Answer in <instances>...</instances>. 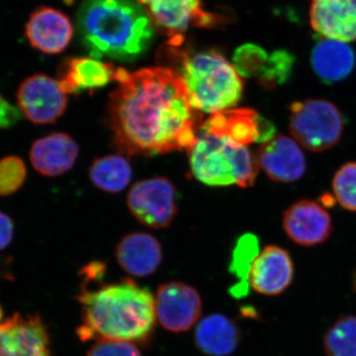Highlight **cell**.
Masks as SVG:
<instances>
[{"label": "cell", "instance_id": "1", "mask_svg": "<svg viewBox=\"0 0 356 356\" xmlns=\"http://www.w3.org/2000/svg\"><path fill=\"white\" fill-rule=\"evenodd\" d=\"M110 95L108 121L123 153L156 156L189 151L197 140L202 112L192 105L181 76L170 67L130 72L119 67Z\"/></svg>", "mask_w": 356, "mask_h": 356}, {"label": "cell", "instance_id": "2", "mask_svg": "<svg viewBox=\"0 0 356 356\" xmlns=\"http://www.w3.org/2000/svg\"><path fill=\"white\" fill-rule=\"evenodd\" d=\"M79 302L81 341H144L156 325L154 297L131 280L90 288L83 284Z\"/></svg>", "mask_w": 356, "mask_h": 356}, {"label": "cell", "instance_id": "3", "mask_svg": "<svg viewBox=\"0 0 356 356\" xmlns=\"http://www.w3.org/2000/svg\"><path fill=\"white\" fill-rule=\"evenodd\" d=\"M76 28L84 49L97 60L134 62L154 39L153 22L137 0H84Z\"/></svg>", "mask_w": 356, "mask_h": 356}, {"label": "cell", "instance_id": "4", "mask_svg": "<svg viewBox=\"0 0 356 356\" xmlns=\"http://www.w3.org/2000/svg\"><path fill=\"white\" fill-rule=\"evenodd\" d=\"M184 40H168L159 58L181 76L192 105L212 114L236 106L242 99L245 81L234 65L219 51L191 50Z\"/></svg>", "mask_w": 356, "mask_h": 356}, {"label": "cell", "instance_id": "5", "mask_svg": "<svg viewBox=\"0 0 356 356\" xmlns=\"http://www.w3.org/2000/svg\"><path fill=\"white\" fill-rule=\"evenodd\" d=\"M188 153L192 175L210 186L236 184L247 188L259 175L257 159L247 147L202 131Z\"/></svg>", "mask_w": 356, "mask_h": 356}, {"label": "cell", "instance_id": "6", "mask_svg": "<svg viewBox=\"0 0 356 356\" xmlns=\"http://www.w3.org/2000/svg\"><path fill=\"white\" fill-rule=\"evenodd\" d=\"M289 130L302 147L314 153L337 145L343 132V119L334 103L307 99L290 106Z\"/></svg>", "mask_w": 356, "mask_h": 356}, {"label": "cell", "instance_id": "7", "mask_svg": "<svg viewBox=\"0 0 356 356\" xmlns=\"http://www.w3.org/2000/svg\"><path fill=\"white\" fill-rule=\"evenodd\" d=\"M127 204L133 216L145 226L166 228L177 213V189L165 177L140 180L129 192Z\"/></svg>", "mask_w": 356, "mask_h": 356}, {"label": "cell", "instance_id": "8", "mask_svg": "<svg viewBox=\"0 0 356 356\" xmlns=\"http://www.w3.org/2000/svg\"><path fill=\"white\" fill-rule=\"evenodd\" d=\"M154 28L170 39L184 37L191 26L215 27L221 24L219 15L204 10L201 0H137Z\"/></svg>", "mask_w": 356, "mask_h": 356}, {"label": "cell", "instance_id": "9", "mask_svg": "<svg viewBox=\"0 0 356 356\" xmlns=\"http://www.w3.org/2000/svg\"><path fill=\"white\" fill-rule=\"evenodd\" d=\"M18 108L37 125L55 123L67 109V95L58 81L43 74H33L21 83L17 93Z\"/></svg>", "mask_w": 356, "mask_h": 356}, {"label": "cell", "instance_id": "10", "mask_svg": "<svg viewBox=\"0 0 356 356\" xmlns=\"http://www.w3.org/2000/svg\"><path fill=\"white\" fill-rule=\"evenodd\" d=\"M159 325L168 332L191 330L202 312V300L193 287L182 282L165 283L158 288L154 298Z\"/></svg>", "mask_w": 356, "mask_h": 356}, {"label": "cell", "instance_id": "11", "mask_svg": "<svg viewBox=\"0 0 356 356\" xmlns=\"http://www.w3.org/2000/svg\"><path fill=\"white\" fill-rule=\"evenodd\" d=\"M0 356H51L50 339L42 318L15 313L1 323Z\"/></svg>", "mask_w": 356, "mask_h": 356}, {"label": "cell", "instance_id": "12", "mask_svg": "<svg viewBox=\"0 0 356 356\" xmlns=\"http://www.w3.org/2000/svg\"><path fill=\"white\" fill-rule=\"evenodd\" d=\"M282 226L288 238L302 247L324 243L332 232L329 213L312 200H299L290 206L283 214Z\"/></svg>", "mask_w": 356, "mask_h": 356}, {"label": "cell", "instance_id": "13", "mask_svg": "<svg viewBox=\"0 0 356 356\" xmlns=\"http://www.w3.org/2000/svg\"><path fill=\"white\" fill-rule=\"evenodd\" d=\"M74 25L64 13L53 7L41 6L33 11L25 26V36L42 53L56 55L69 47Z\"/></svg>", "mask_w": 356, "mask_h": 356}, {"label": "cell", "instance_id": "14", "mask_svg": "<svg viewBox=\"0 0 356 356\" xmlns=\"http://www.w3.org/2000/svg\"><path fill=\"white\" fill-rule=\"evenodd\" d=\"M294 264L289 252L278 245H266L254 259L248 284L259 294L277 296L291 285Z\"/></svg>", "mask_w": 356, "mask_h": 356}, {"label": "cell", "instance_id": "15", "mask_svg": "<svg viewBox=\"0 0 356 356\" xmlns=\"http://www.w3.org/2000/svg\"><path fill=\"white\" fill-rule=\"evenodd\" d=\"M257 163L273 181L290 184L303 177L306 159L296 140L277 135L262 144L257 154Z\"/></svg>", "mask_w": 356, "mask_h": 356}, {"label": "cell", "instance_id": "16", "mask_svg": "<svg viewBox=\"0 0 356 356\" xmlns=\"http://www.w3.org/2000/svg\"><path fill=\"white\" fill-rule=\"evenodd\" d=\"M310 23L325 39L356 41V0H311Z\"/></svg>", "mask_w": 356, "mask_h": 356}, {"label": "cell", "instance_id": "17", "mask_svg": "<svg viewBox=\"0 0 356 356\" xmlns=\"http://www.w3.org/2000/svg\"><path fill=\"white\" fill-rule=\"evenodd\" d=\"M79 154L76 140L65 133H53L33 143L30 161L44 177H58L72 170Z\"/></svg>", "mask_w": 356, "mask_h": 356}, {"label": "cell", "instance_id": "18", "mask_svg": "<svg viewBox=\"0 0 356 356\" xmlns=\"http://www.w3.org/2000/svg\"><path fill=\"white\" fill-rule=\"evenodd\" d=\"M113 65L95 58H72L58 67V83L65 95H79L84 90L104 88L115 81Z\"/></svg>", "mask_w": 356, "mask_h": 356}, {"label": "cell", "instance_id": "19", "mask_svg": "<svg viewBox=\"0 0 356 356\" xmlns=\"http://www.w3.org/2000/svg\"><path fill=\"white\" fill-rule=\"evenodd\" d=\"M261 115L254 109H227L211 115L200 131L225 138L241 147L259 143Z\"/></svg>", "mask_w": 356, "mask_h": 356}, {"label": "cell", "instance_id": "20", "mask_svg": "<svg viewBox=\"0 0 356 356\" xmlns=\"http://www.w3.org/2000/svg\"><path fill=\"white\" fill-rule=\"evenodd\" d=\"M115 254L122 269L136 277L151 275L163 261L161 243L146 233H132L124 236L117 245Z\"/></svg>", "mask_w": 356, "mask_h": 356}, {"label": "cell", "instance_id": "21", "mask_svg": "<svg viewBox=\"0 0 356 356\" xmlns=\"http://www.w3.org/2000/svg\"><path fill=\"white\" fill-rule=\"evenodd\" d=\"M311 65L324 83H337L346 79L355 69V51L348 43L324 38L312 50Z\"/></svg>", "mask_w": 356, "mask_h": 356}, {"label": "cell", "instance_id": "22", "mask_svg": "<svg viewBox=\"0 0 356 356\" xmlns=\"http://www.w3.org/2000/svg\"><path fill=\"white\" fill-rule=\"evenodd\" d=\"M242 337L238 325L232 318L213 314L202 318L195 329L196 346L204 355L228 356L232 355Z\"/></svg>", "mask_w": 356, "mask_h": 356}, {"label": "cell", "instance_id": "23", "mask_svg": "<svg viewBox=\"0 0 356 356\" xmlns=\"http://www.w3.org/2000/svg\"><path fill=\"white\" fill-rule=\"evenodd\" d=\"M89 177L97 188L110 193L124 191L132 178L128 159L119 154L96 159L89 168Z\"/></svg>", "mask_w": 356, "mask_h": 356}, {"label": "cell", "instance_id": "24", "mask_svg": "<svg viewBox=\"0 0 356 356\" xmlns=\"http://www.w3.org/2000/svg\"><path fill=\"white\" fill-rule=\"evenodd\" d=\"M327 356H356V317L343 316L329 327L324 337Z\"/></svg>", "mask_w": 356, "mask_h": 356}, {"label": "cell", "instance_id": "25", "mask_svg": "<svg viewBox=\"0 0 356 356\" xmlns=\"http://www.w3.org/2000/svg\"><path fill=\"white\" fill-rule=\"evenodd\" d=\"M257 255H259V241L257 236L250 234L241 236L236 243L233 259L229 266L231 273L235 274L236 277L240 280L235 288V291L233 292L236 297L243 296L248 291V287L250 285L248 276Z\"/></svg>", "mask_w": 356, "mask_h": 356}, {"label": "cell", "instance_id": "26", "mask_svg": "<svg viewBox=\"0 0 356 356\" xmlns=\"http://www.w3.org/2000/svg\"><path fill=\"white\" fill-rule=\"evenodd\" d=\"M294 65L295 56L289 51L284 49L274 51L269 55L266 69L257 79V83L269 90L277 88L289 81Z\"/></svg>", "mask_w": 356, "mask_h": 356}, {"label": "cell", "instance_id": "27", "mask_svg": "<svg viewBox=\"0 0 356 356\" xmlns=\"http://www.w3.org/2000/svg\"><path fill=\"white\" fill-rule=\"evenodd\" d=\"M268 58L267 51L259 44H245L234 54V67L241 76L257 79L266 69Z\"/></svg>", "mask_w": 356, "mask_h": 356}, {"label": "cell", "instance_id": "28", "mask_svg": "<svg viewBox=\"0 0 356 356\" xmlns=\"http://www.w3.org/2000/svg\"><path fill=\"white\" fill-rule=\"evenodd\" d=\"M332 191L341 207L356 212V161L346 163L332 179Z\"/></svg>", "mask_w": 356, "mask_h": 356}, {"label": "cell", "instance_id": "29", "mask_svg": "<svg viewBox=\"0 0 356 356\" xmlns=\"http://www.w3.org/2000/svg\"><path fill=\"white\" fill-rule=\"evenodd\" d=\"M27 177V168L19 156L0 159V196H8L19 191Z\"/></svg>", "mask_w": 356, "mask_h": 356}, {"label": "cell", "instance_id": "30", "mask_svg": "<svg viewBox=\"0 0 356 356\" xmlns=\"http://www.w3.org/2000/svg\"><path fill=\"white\" fill-rule=\"evenodd\" d=\"M86 356H142L139 348L129 341H97Z\"/></svg>", "mask_w": 356, "mask_h": 356}, {"label": "cell", "instance_id": "31", "mask_svg": "<svg viewBox=\"0 0 356 356\" xmlns=\"http://www.w3.org/2000/svg\"><path fill=\"white\" fill-rule=\"evenodd\" d=\"M21 120L19 108L14 106L0 95V129L13 127Z\"/></svg>", "mask_w": 356, "mask_h": 356}, {"label": "cell", "instance_id": "32", "mask_svg": "<svg viewBox=\"0 0 356 356\" xmlns=\"http://www.w3.org/2000/svg\"><path fill=\"white\" fill-rule=\"evenodd\" d=\"M14 236V224L13 219L0 210V250H6Z\"/></svg>", "mask_w": 356, "mask_h": 356}, {"label": "cell", "instance_id": "33", "mask_svg": "<svg viewBox=\"0 0 356 356\" xmlns=\"http://www.w3.org/2000/svg\"><path fill=\"white\" fill-rule=\"evenodd\" d=\"M353 290H355V292H356V270L355 273V275H353Z\"/></svg>", "mask_w": 356, "mask_h": 356}, {"label": "cell", "instance_id": "34", "mask_svg": "<svg viewBox=\"0 0 356 356\" xmlns=\"http://www.w3.org/2000/svg\"><path fill=\"white\" fill-rule=\"evenodd\" d=\"M2 317H3V311H2L1 306H0V322H1ZM1 324V323H0Z\"/></svg>", "mask_w": 356, "mask_h": 356}]
</instances>
